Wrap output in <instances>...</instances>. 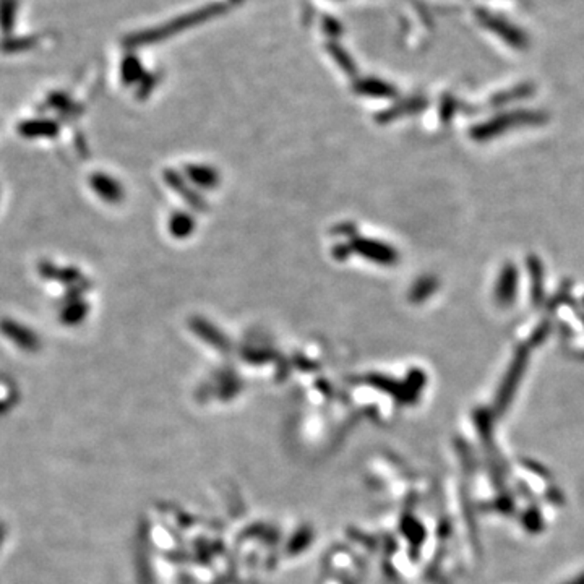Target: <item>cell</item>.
Segmentation results:
<instances>
[{"label":"cell","mask_w":584,"mask_h":584,"mask_svg":"<svg viewBox=\"0 0 584 584\" xmlns=\"http://www.w3.org/2000/svg\"><path fill=\"white\" fill-rule=\"evenodd\" d=\"M545 120L544 114L540 112H531V110H519V112H510L500 117L492 119L489 122L477 125L472 128L471 137L477 142H485V140L495 138L499 135L508 132V128L516 127V125H535L542 124Z\"/></svg>","instance_id":"obj_1"},{"label":"cell","mask_w":584,"mask_h":584,"mask_svg":"<svg viewBox=\"0 0 584 584\" xmlns=\"http://www.w3.org/2000/svg\"><path fill=\"white\" fill-rule=\"evenodd\" d=\"M516 291H518V269L513 263H506L501 268L499 283H497V303L501 307H510L516 299Z\"/></svg>","instance_id":"obj_2"},{"label":"cell","mask_w":584,"mask_h":584,"mask_svg":"<svg viewBox=\"0 0 584 584\" xmlns=\"http://www.w3.org/2000/svg\"><path fill=\"white\" fill-rule=\"evenodd\" d=\"M528 272L531 278V297L534 306H540L544 301V267L534 255L528 257Z\"/></svg>","instance_id":"obj_3"},{"label":"cell","mask_w":584,"mask_h":584,"mask_svg":"<svg viewBox=\"0 0 584 584\" xmlns=\"http://www.w3.org/2000/svg\"><path fill=\"white\" fill-rule=\"evenodd\" d=\"M549 330H550V325L547 322L545 323H542V325H540L537 330H535V333L533 335V342H537V341H540V340H544L545 336H547V333H549Z\"/></svg>","instance_id":"obj_4"}]
</instances>
